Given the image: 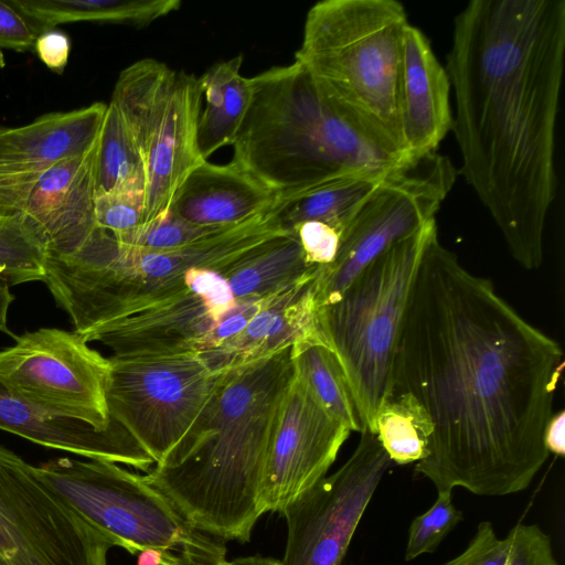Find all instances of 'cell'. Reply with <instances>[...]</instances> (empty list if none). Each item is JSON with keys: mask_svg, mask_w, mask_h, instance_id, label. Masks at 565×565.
Listing matches in <instances>:
<instances>
[{"mask_svg": "<svg viewBox=\"0 0 565 565\" xmlns=\"http://www.w3.org/2000/svg\"><path fill=\"white\" fill-rule=\"evenodd\" d=\"M563 365L559 343L490 279L466 269L436 227L408 296L387 393L411 395L429 419L415 470L438 492L526 489L550 455L543 435Z\"/></svg>", "mask_w": 565, "mask_h": 565, "instance_id": "cell-1", "label": "cell"}, {"mask_svg": "<svg viewBox=\"0 0 565 565\" xmlns=\"http://www.w3.org/2000/svg\"><path fill=\"white\" fill-rule=\"evenodd\" d=\"M564 57V0H471L455 17L445 67L460 173L527 270L543 263L556 195Z\"/></svg>", "mask_w": 565, "mask_h": 565, "instance_id": "cell-2", "label": "cell"}, {"mask_svg": "<svg viewBox=\"0 0 565 565\" xmlns=\"http://www.w3.org/2000/svg\"><path fill=\"white\" fill-rule=\"evenodd\" d=\"M290 351L223 372L189 434L143 476L192 525L222 542H248L264 514L265 459L294 375Z\"/></svg>", "mask_w": 565, "mask_h": 565, "instance_id": "cell-3", "label": "cell"}, {"mask_svg": "<svg viewBox=\"0 0 565 565\" xmlns=\"http://www.w3.org/2000/svg\"><path fill=\"white\" fill-rule=\"evenodd\" d=\"M249 79L232 161L278 195L345 178H386L416 162L353 122L297 61Z\"/></svg>", "mask_w": 565, "mask_h": 565, "instance_id": "cell-4", "label": "cell"}, {"mask_svg": "<svg viewBox=\"0 0 565 565\" xmlns=\"http://www.w3.org/2000/svg\"><path fill=\"white\" fill-rule=\"evenodd\" d=\"M287 234L262 214L239 225L172 249H140L120 244L95 227L65 255H49L44 282L83 338L182 288L191 271L222 274L267 239Z\"/></svg>", "mask_w": 565, "mask_h": 565, "instance_id": "cell-5", "label": "cell"}, {"mask_svg": "<svg viewBox=\"0 0 565 565\" xmlns=\"http://www.w3.org/2000/svg\"><path fill=\"white\" fill-rule=\"evenodd\" d=\"M396 0H323L307 12L295 61L328 98L381 142L404 150L398 118L402 40Z\"/></svg>", "mask_w": 565, "mask_h": 565, "instance_id": "cell-6", "label": "cell"}, {"mask_svg": "<svg viewBox=\"0 0 565 565\" xmlns=\"http://www.w3.org/2000/svg\"><path fill=\"white\" fill-rule=\"evenodd\" d=\"M436 227L435 218L391 246L317 310L318 333L342 369L363 430L375 435L408 296Z\"/></svg>", "mask_w": 565, "mask_h": 565, "instance_id": "cell-7", "label": "cell"}, {"mask_svg": "<svg viewBox=\"0 0 565 565\" xmlns=\"http://www.w3.org/2000/svg\"><path fill=\"white\" fill-rule=\"evenodd\" d=\"M39 477L114 546L137 554L172 552L188 565H218L224 543L192 525L143 476L104 460L58 458L35 467Z\"/></svg>", "mask_w": 565, "mask_h": 565, "instance_id": "cell-8", "label": "cell"}, {"mask_svg": "<svg viewBox=\"0 0 565 565\" xmlns=\"http://www.w3.org/2000/svg\"><path fill=\"white\" fill-rule=\"evenodd\" d=\"M202 97L199 77L153 58L129 65L115 84L110 103L145 167L143 223L166 213L186 175L205 161L196 142Z\"/></svg>", "mask_w": 565, "mask_h": 565, "instance_id": "cell-9", "label": "cell"}, {"mask_svg": "<svg viewBox=\"0 0 565 565\" xmlns=\"http://www.w3.org/2000/svg\"><path fill=\"white\" fill-rule=\"evenodd\" d=\"M108 359L109 415L160 463L195 425L223 372L196 353Z\"/></svg>", "mask_w": 565, "mask_h": 565, "instance_id": "cell-10", "label": "cell"}, {"mask_svg": "<svg viewBox=\"0 0 565 565\" xmlns=\"http://www.w3.org/2000/svg\"><path fill=\"white\" fill-rule=\"evenodd\" d=\"M457 175L451 160L434 152L386 178L343 228L334 260L318 268L317 310L382 253L435 220Z\"/></svg>", "mask_w": 565, "mask_h": 565, "instance_id": "cell-11", "label": "cell"}, {"mask_svg": "<svg viewBox=\"0 0 565 565\" xmlns=\"http://www.w3.org/2000/svg\"><path fill=\"white\" fill-rule=\"evenodd\" d=\"M113 546L0 445V565H108Z\"/></svg>", "mask_w": 565, "mask_h": 565, "instance_id": "cell-12", "label": "cell"}, {"mask_svg": "<svg viewBox=\"0 0 565 565\" xmlns=\"http://www.w3.org/2000/svg\"><path fill=\"white\" fill-rule=\"evenodd\" d=\"M0 351V383L51 414L108 429L109 359L75 331L41 328Z\"/></svg>", "mask_w": 565, "mask_h": 565, "instance_id": "cell-13", "label": "cell"}, {"mask_svg": "<svg viewBox=\"0 0 565 565\" xmlns=\"http://www.w3.org/2000/svg\"><path fill=\"white\" fill-rule=\"evenodd\" d=\"M359 444L334 473L292 500L281 514L287 543L280 565H341L391 459L375 434Z\"/></svg>", "mask_w": 565, "mask_h": 565, "instance_id": "cell-14", "label": "cell"}, {"mask_svg": "<svg viewBox=\"0 0 565 565\" xmlns=\"http://www.w3.org/2000/svg\"><path fill=\"white\" fill-rule=\"evenodd\" d=\"M238 303L221 274L196 269L182 288L96 328L84 339L100 342L113 355L199 354L221 345L218 327Z\"/></svg>", "mask_w": 565, "mask_h": 565, "instance_id": "cell-15", "label": "cell"}, {"mask_svg": "<svg viewBox=\"0 0 565 565\" xmlns=\"http://www.w3.org/2000/svg\"><path fill=\"white\" fill-rule=\"evenodd\" d=\"M350 433L294 372L280 398L267 448L262 483L264 513H281L326 477Z\"/></svg>", "mask_w": 565, "mask_h": 565, "instance_id": "cell-16", "label": "cell"}, {"mask_svg": "<svg viewBox=\"0 0 565 565\" xmlns=\"http://www.w3.org/2000/svg\"><path fill=\"white\" fill-rule=\"evenodd\" d=\"M95 152L96 146L41 172L22 196L20 214L40 232L47 255L72 253L96 227Z\"/></svg>", "mask_w": 565, "mask_h": 565, "instance_id": "cell-17", "label": "cell"}, {"mask_svg": "<svg viewBox=\"0 0 565 565\" xmlns=\"http://www.w3.org/2000/svg\"><path fill=\"white\" fill-rule=\"evenodd\" d=\"M450 81L428 38L411 23L402 40L398 118L404 150L417 161L452 129Z\"/></svg>", "mask_w": 565, "mask_h": 565, "instance_id": "cell-18", "label": "cell"}, {"mask_svg": "<svg viewBox=\"0 0 565 565\" xmlns=\"http://www.w3.org/2000/svg\"><path fill=\"white\" fill-rule=\"evenodd\" d=\"M0 429L44 447L64 450L93 460H104L149 471L154 460L114 419L106 430L60 417L22 399L0 383Z\"/></svg>", "mask_w": 565, "mask_h": 565, "instance_id": "cell-19", "label": "cell"}, {"mask_svg": "<svg viewBox=\"0 0 565 565\" xmlns=\"http://www.w3.org/2000/svg\"><path fill=\"white\" fill-rule=\"evenodd\" d=\"M318 268L273 295L238 334L218 348L198 355L213 372L222 373L319 334L313 290Z\"/></svg>", "mask_w": 565, "mask_h": 565, "instance_id": "cell-20", "label": "cell"}, {"mask_svg": "<svg viewBox=\"0 0 565 565\" xmlns=\"http://www.w3.org/2000/svg\"><path fill=\"white\" fill-rule=\"evenodd\" d=\"M107 105L94 103L43 115L20 127L0 126V178L40 173L68 158L90 152Z\"/></svg>", "mask_w": 565, "mask_h": 565, "instance_id": "cell-21", "label": "cell"}, {"mask_svg": "<svg viewBox=\"0 0 565 565\" xmlns=\"http://www.w3.org/2000/svg\"><path fill=\"white\" fill-rule=\"evenodd\" d=\"M277 193L235 162L198 164L175 191L169 211L201 226H236L264 214Z\"/></svg>", "mask_w": 565, "mask_h": 565, "instance_id": "cell-22", "label": "cell"}, {"mask_svg": "<svg viewBox=\"0 0 565 565\" xmlns=\"http://www.w3.org/2000/svg\"><path fill=\"white\" fill-rule=\"evenodd\" d=\"M386 178H345L279 194L265 213L284 233H294L306 222H322L342 233L358 209Z\"/></svg>", "mask_w": 565, "mask_h": 565, "instance_id": "cell-23", "label": "cell"}, {"mask_svg": "<svg viewBox=\"0 0 565 565\" xmlns=\"http://www.w3.org/2000/svg\"><path fill=\"white\" fill-rule=\"evenodd\" d=\"M243 55L212 65L201 77L206 105L200 113L196 142L203 160L231 145L252 99L250 79L241 74Z\"/></svg>", "mask_w": 565, "mask_h": 565, "instance_id": "cell-24", "label": "cell"}, {"mask_svg": "<svg viewBox=\"0 0 565 565\" xmlns=\"http://www.w3.org/2000/svg\"><path fill=\"white\" fill-rule=\"evenodd\" d=\"M318 267L307 260L296 233H290L262 243L221 275L235 299H255L281 291Z\"/></svg>", "mask_w": 565, "mask_h": 565, "instance_id": "cell-25", "label": "cell"}, {"mask_svg": "<svg viewBox=\"0 0 565 565\" xmlns=\"http://www.w3.org/2000/svg\"><path fill=\"white\" fill-rule=\"evenodd\" d=\"M39 34L70 22L147 26L178 10L179 0H9Z\"/></svg>", "mask_w": 565, "mask_h": 565, "instance_id": "cell-26", "label": "cell"}, {"mask_svg": "<svg viewBox=\"0 0 565 565\" xmlns=\"http://www.w3.org/2000/svg\"><path fill=\"white\" fill-rule=\"evenodd\" d=\"M294 372L321 404L342 420L351 431L363 430L342 369L319 334L297 342L290 351Z\"/></svg>", "mask_w": 565, "mask_h": 565, "instance_id": "cell-27", "label": "cell"}, {"mask_svg": "<svg viewBox=\"0 0 565 565\" xmlns=\"http://www.w3.org/2000/svg\"><path fill=\"white\" fill-rule=\"evenodd\" d=\"M94 180L96 195L120 189H146L142 159L118 109L111 103L107 105L96 143Z\"/></svg>", "mask_w": 565, "mask_h": 565, "instance_id": "cell-28", "label": "cell"}, {"mask_svg": "<svg viewBox=\"0 0 565 565\" xmlns=\"http://www.w3.org/2000/svg\"><path fill=\"white\" fill-rule=\"evenodd\" d=\"M376 436L392 462H418L431 434L429 419L408 394H388L376 415Z\"/></svg>", "mask_w": 565, "mask_h": 565, "instance_id": "cell-29", "label": "cell"}, {"mask_svg": "<svg viewBox=\"0 0 565 565\" xmlns=\"http://www.w3.org/2000/svg\"><path fill=\"white\" fill-rule=\"evenodd\" d=\"M47 249L24 215H0V280L9 286L45 278Z\"/></svg>", "mask_w": 565, "mask_h": 565, "instance_id": "cell-30", "label": "cell"}, {"mask_svg": "<svg viewBox=\"0 0 565 565\" xmlns=\"http://www.w3.org/2000/svg\"><path fill=\"white\" fill-rule=\"evenodd\" d=\"M233 227V226H230ZM230 227L201 226L189 223L171 211L128 232L113 235L120 244L140 249H172Z\"/></svg>", "mask_w": 565, "mask_h": 565, "instance_id": "cell-31", "label": "cell"}, {"mask_svg": "<svg viewBox=\"0 0 565 565\" xmlns=\"http://www.w3.org/2000/svg\"><path fill=\"white\" fill-rule=\"evenodd\" d=\"M461 520L462 514L454 505L451 492H438L436 502L409 526L405 559L433 553Z\"/></svg>", "mask_w": 565, "mask_h": 565, "instance_id": "cell-32", "label": "cell"}, {"mask_svg": "<svg viewBox=\"0 0 565 565\" xmlns=\"http://www.w3.org/2000/svg\"><path fill=\"white\" fill-rule=\"evenodd\" d=\"M145 191L120 189L95 196L96 227L118 235L141 225L145 221Z\"/></svg>", "mask_w": 565, "mask_h": 565, "instance_id": "cell-33", "label": "cell"}, {"mask_svg": "<svg viewBox=\"0 0 565 565\" xmlns=\"http://www.w3.org/2000/svg\"><path fill=\"white\" fill-rule=\"evenodd\" d=\"M509 535L511 543L505 565H559L550 536L536 524L518 523Z\"/></svg>", "mask_w": 565, "mask_h": 565, "instance_id": "cell-34", "label": "cell"}, {"mask_svg": "<svg viewBox=\"0 0 565 565\" xmlns=\"http://www.w3.org/2000/svg\"><path fill=\"white\" fill-rule=\"evenodd\" d=\"M511 539H499L490 522L478 525L468 547L445 565H505L509 556Z\"/></svg>", "mask_w": 565, "mask_h": 565, "instance_id": "cell-35", "label": "cell"}, {"mask_svg": "<svg viewBox=\"0 0 565 565\" xmlns=\"http://www.w3.org/2000/svg\"><path fill=\"white\" fill-rule=\"evenodd\" d=\"M296 233L307 260L315 266L330 265L338 253L341 232L322 222H306Z\"/></svg>", "mask_w": 565, "mask_h": 565, "instance_id": "cell-36", "label": "cell"}, {"mask_svg": "<svg viewBox=\"0 0 565 565\" xmlns=\"http://www.w3.org/2000/svg\"><path fill=\"white\" fill-rule=\"evenodd\" d=\"M38 31L8 1L0 0V47L14 51H33Z\"/></svg>", "mask_w": 565, "mask_h": 565, "instance_id": "cell-37", "label": "cell"}, {"mask_svg": "<svg viewBox=\"0 0 565 565\" xmlns=\"http://www.w3.org/2000/svg\"><path fill=\"white\" fill-rule=\"evenodd\" d=\"M71 43L66 34L50 30L39 35L34 51L51 70L62 72L67 64Z\"/></svg>", "mask_w": 565, "mask_h": 565, "instance_id": "cell-38", "label": "cell"}, {"mask_svg": "<svg viewBox=\"0 0 565 565\" xmlns=\"http://www.w3.org/2000/svg\"><path fill=\"white\" fill-rule=\"evenodd\" d=\"M543 443L548 454L565 455V412L553 414L544 429Z\"/></svg>", "mask_w": 565, "mask_h": 565, "instance_id": "cell-39", "label": "cell"}, {"mask_svg": "<svg viewBox=\"0 0 565 565\" xmlns=\"http://www.w3.org/2000/svg\"><path fill=\"white\" fill-rule=\"evenodd\" d=\"M137 554V565H188L181 556L159 548H146Z\"/></svg>", "mask_w": 565, "mask_h": 565, "instance_id": "cell-40", "label": "cell"}, {"mask_svg": "<svg viewBox=\"0 0 565 565\" xmlns=\"http://www.w3.org/2000/svg\"><path fill=\"white\" fill-rule=\"evenodd\" d=\"M14 296L10 291V286L0 280V331L13 335L8 328V310Z\"/></svg>", "mask_w": 565, "mask_h": 565, "instance_id": "cell-41", "label": "cell"}, {"mask_svg": "<svg viewBox=\"0 0 565 565\" xmlns=\"http://www.w3.org/2000/svg\"><path fill=\"white\" fill-rule=\"evenodd\" d=\"M218 565H280V561L264 556L238 557L233 561H224Z\"/></svg>", "mask_w": 565, "mask_h": 565, "instance_id": "cell-42", "label": "cell"}]
</instances>
